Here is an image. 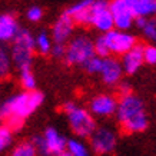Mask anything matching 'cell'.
<instances>
[{"label": "cell", "mask_w": 156, "mask_h": 156, "mask_svg": "<svg viewBox=\"0 0 156 156\" xmlns=\"http://www.w3.org/2000/svg\"><path fill=\"white\" fill-rule=\"evenodd\" d=\"M116 118L119 125L126 133H140L146 130L149 125L142 99L135 96L133 93L120 98V100L118 102Z\"/></svg>", "instance_id": "cell-1"}, {"label": "cell", "mask_w": 156, "mask_h": 156, "mask_svg": "<svg viewBox=\"0 0 156 156\" xmlns=\"http://www.w3.org/2000/svg\"><path fill=\"white\" fill-rule=\"evenodd\" d=\"M44 96L37 90H22L0 102V120L19 118L22 120L34 113L43 103Z\"/></svg>", "instance_id": "cell-2"}, {"label": "cell", "mask_w": 156, "mask_h": 156, "mask_svg": "<svg viewBox=\"0 0 156 156\" xmlns=\"http://www.w3.org/2000/svg\"><path fill=\"white\" fill-rule=\"evenodd\" d=\"M72 132L77 137H90L96 130V120L87 109L77 106L75 102H66L62 106Z\"/></svg>", "instance_id": "cell-3"}, {"label": "cell", "mask_w": 156, "mask_h": 156, "mask_svg": "<svg viewBox=\"0 0 156 156\" xmlns=\"http://www.w3.org/2000/svg\"><path fill=\"white\" fill-rule=\"evenodd\" d=\"M36 52L34 49V36L26 29H20L17 36L12 42L10 55L12 62L19 70L29 69L32 66V59Z\"/></svg>", "instance_id": "cell-4"}, {"label": "cell", "mask_w": 156, "mask_h": 156, "mask_svg": "<svg viewBox=\"0 0 156 156\" xmlns=\"http://www.w3.org/2000/svg\"><path fill=\"white\" fill-rule=\"evenodd\" d=\"M95 55V46L89 36L77 34L66 46L65 62L70 66H85Z\"/></svg>", "instance_id": "cell-5"}, {"label": "cell", "mask_w": 156, "mask_h": 156, "mask_svg": "<svg viewBox=\"0 0 156 156\" xmlns=\"http://www.w3.org/2000/svg\"><path fill=\"white\" fill-rule=\"evenodd\" d=\"M33 145L43 156H60L66 153L67 140L57 129L48 128L44 129L42 136L34 137Z\"/></svg>", "instance_id": "cell-6"}, {"label": "cell", "mask_w": 156, "mask_h": 156, "mask_svg": "<svg viewBox=\"0 0 156 156\" xmlns=\"http://www.w3.org/2000/svg\"><path fill=\"white\" fill-rule=\"evenodd\" d=\"M90 139V146L95 153L98 155H109L115 151L116 143H118V136L112 128L108 126H100L96 128V130L92 133Z\"/></svg>", "instance_id": "cell-7"}, {"label": "cell", "mask_w": 156, "mask_h": 156, "mask_svg": "<svg viewBox=\"0 0 156 156\" xmlns=\"http://www.w3.org/2000/svg\"><path fill=\"white\" fill-rule=\"evenodd\" d=\"M105 40L108 43L110 53L115 55H126L129 50H132L136 46V39L128 32H122V30H110L108 33H105Z\"/></svg>", "instance_id": "cell-8"}, {"label": "cell", "mask_w": 156, "mask_h": 156, "mask_svg": "<svg viewBox=\"0 0 156 156\" xmlns=\"http://www.w3.org/2000/svg\"><path fill=\"white\" fill-rule=\"evenodd\" d=\"M110 13L113 17V23L116 30L126 32L135 23V14L129 5V0H115L110 5Z\"/></svg>", "instance_id": "cell-9"}, {"label": "cell", "mask_w": 156, "mask_h": 156, "mask_svg": "<svg viewBox=\"0 0 156 156\" xmlns=\"http://www.w3.org/2000/svg\"><path fill=\"white\" fill-rule=\"evenodd\" d=\"M118 110V100L113 95L109 93H99L93 96L89 102V112L93 116L108 118L116 113Z\"/></svg>", "instance_id": "cell-10"}, {"label": "cell", "mask_w": 156, "mask_h": 156, "mask_svg": "<svg viewBox=\"0 0 156 156\" xmlns=\"http://www.w3.org/2000/svg\"><path fill=\"white\" fill-rule=\"evenodd\" d=\"M90 24L95 29L103 32V33H108L110 30H113V17H112V13H110V7H109L106 2H93Z\"/></svg>", "instance_id": "cell-11"}, {"label": "cell", "mask_w": 156, "mask_h": 156, "mask_svg": "<svg viewBox=\"0 0 156 156\" xmlns=\"http://www.w3.org/2000/svg\"><path fill=\"white\" fill-rule=\"evenodd\" d=\"M73 29H75V22L72 20L70 16L66 13L60 14L56 22L53 23L52 30H50V37H52L53 43L55 44H66L73 34Z\"/></svg>", "instance_id": "cell-12"}, {"label": "cell", "mask_w": 156, "mask_h": 156, "mask_svg": "<svg viewBox=\"0 0 156 156\" xmlns=\"http://www.w3.org/2000/svg\"><path fill=\"white\" fill-rule=\"evenodd\" d=\"M99 75L105 85H108V86L119 85L120 79H122V75H123L122 63L119 60H116L115 57H106V59H103L102 70H100Z\"/></svg>", "instance_id": "cell-13"}, {"label": "cell", "mask_w": 156, "mask_h": 156, "mask_svg": "<svg viewBox=\"0 0 156 156\" xmlns=\"http://www.w3.org/2000/svg\"><path fill=\"white\" fill-rule=\"evenodd\" d=\"M92 6H93L92 0L79 2V3H75L73 6L67 7L65 13L69 14L75 23L87 26L92 22Z\"/></svg>", "instance_id": "cell-14"}, {"label": "cell", "mask_w": 156, "mask_h": 156, "mask_svg": "<svg viewBox=\"0 0 156 156\" xmlns=\"http://www.w3.org/2000/svg\"><path fill=\"white\" fill-rule=\"evenodd\" d=\"M17 19L12 13L0 14V42H13V39L19 33Z\"/></svg>", "instance_id": "cell-15"}, {"label": "cell", "mask_w": 156, "mask_h": 156, "mask_svg": "<svg viewBox=\"0 0 156 156\" xmlns=\"http://www.w3.org/2000/svg\"><path fill=\"white\" fill-rule=\"evenodd\" d=\"M143 62H145L143 60V46L136 44L132 50H129L126 55H123L120 63H122V67L125 73L133 75V73H136L140 69Z\"/></svg>", "instance_id": "cell-16"}, {"label": "cell", "mask_w": 156, "mask_h": 156, "mask_svg": "<svg viewBox=\"0 0 156 156\" xmlns=\"http://www.w3.org/2000/svg\"><path fill=\"white\" fill-rule=\"evenodd\" d=\"M129 5L136 17H145L151 14H156V0H129Z\"/></svg>", "instance_id": "cell-17"}, {"label": "cell", "mask_w": 156, "mask_h": 156, "mask_svg": "<svg viewBox=\"0 0 156 156\" xmlns=\"http://www.w3.org/2000/svg\"><path fill=\"white\" fill-rule=\"evenodd\" d=\"M34 49L39 55H50L53 49V40L50 37V34L46 32H40L34 36Z\"/></svg>", "instance_id": "cell-18"}, {"label": "cell", "mask_w": 156, "mask_h": 156, "mask_svg": "<svg viewBox=\"0 0 156 156\" xmlns=\"http://www.w3.org/2000/svg\"><path fill=\"white\" fill-rule=\"evenodd\" d=\"M66 153L69 156H90L89 147L80 139H69L66 145Z\"/></svg>", "instance_id": "cell-19"}, {"label": "cell", "mask_w": 156, "mask_h": 156, "mask_svg": "<svg viewBox=\"0 0 156 156\" xmlns=\"http://www.w3.org/2000/svg\"><path fill=\"white\" fill-rule=\"evenodd\" d=\"M12 55L6 48H0V79H6L12 70Z\"/></svg>", "instance_id": "cell-20"}, {"label": "cell", "mask_w": 156, "mask_h": 156, "mask_svg": "<svg viewBox=\"0 0 156 156\" xmlns=\"http://www.w3.org/2000/svg\"><path fill=\"white\" fill-rule=\"evenodd\" d=\"M37 149L33 142H22L13 147L10 156H37Z\"/></svg>", "instance_id": "cell-21"}, {"label": "cell", "mask_w": 156, "mask_h": 156, "mask_svg": "<svg viewBox=\"0 0 156 156\" xmlns=\"http://www.w3.org/2000/svg\"><path fill=\"white\" fill-rule=\"evenodd\" d=\"M20 85L23 87V90H36V76L32 72V69H23L20 70Z\"/></svg>", "instance_id": "cell-22"}, {"label": "cell", "mask_w": 156, "mask_h": 156, "mask_svg": "<svg viewBox=\"0 0 156 156\" xmlns=\"http://www.w3.org/2000/svg\"><path fill=\"white\" fill-rule=\"evenodd\" d=\"M13 142V130L6 125H0V152L6 151Z\"/></svg>", "instance_id": "cell-23"}, {"label": "cell", "mask_w": 156, "mask_h": 156, "mask_svg": "<svg viewBox=\"0 0 156 156\" xmlns=\"http://www.w3.org/2000/svg\"><path fill=\"white\" fill-rule=\"evenodd\" d=\"M93 46H95V55L98 57H100V59H106V57H109L110 50H109V46H108V43H106V40H105L103 34L99 36V37L93 42Z\"/></svg>", "instance_id": "cell-24"}, {"label": "cell", "mask_w": 156, "mask_h": 156, "mask_svg": "<svg viewBox=\"0 0 156 156\" xmlns=\"http://www.w3.org/2000/svg\"><path fill=\"white\" fill-rule=\"evenodd\" d=\"M102 65H103V59H100L98 56H93L87 63H86L83 69L90 75H99L102 70Z\"/></svg>", "instance_id": "cell-25"}, {"label": "cell", "mask_w": 156, "mask_h": 156, "mask_svg": "<svg viewBox=\"0 0 156 156\" xmlns=\"http://www.w3.org/2000/svg\"><path fill=\"white\" fill-rule=\"evenodd\" d=\"M142 32L146 39H149V40H156V20L147 19L145 26L142 27Z\"/></svg>", "instance_id": "cell-26"}, {"label": "cell", "mask_w": 156, "mask_h": 156, "mask_svg": "<svg viewBox=\"0 0 156 156\" xmlns=\"http://www.w3.org/2000/svg\"><path fill=\"white\" fill-rule=\"evenodd\" d=\"M26 17H27L29 22L36 23V22L43 19V9L39 7V6H32V7H29L27 12H26Z\"/></svg>", "instance_id": "cell-27"}, {"label": "cell", "mask_w": 156, "mask_h": 156, "mask_svg": "<svg viewBox=\"0 0 156 156\" xmlns=\"http://www.w3.org/2000/svg\"><path fill=\"white\" fill-rule=\"evenodd\" d=\"M143 60L147 65H156V46L143 48Z\"/></svg>", "instance_id": "cell-28"}, {"label": "cell", "mask_w": 156, "mask_h": 156, "mask_svg": "<svg viewBox=\"0 0 156 156\" xmlns=\"http://www.w3.org/2000/svg\"><path fill=\"white\" fill-rule=\"evenodd\" d=\"M118 93L120 95V98L132 95V87H130V85L126 83V82H120L118 85Z\"/></svg>", "instance_id": "cell-29"}, {"label": "cell", "mask_w": 156, "mask_h": 156, "mask_svg": "<svg viewBox=\"0 0 156 156\" xmlns=\"http://www.w3.org/2000/svg\"><path fill=\"white\" fill-rule=\"evenodd\" d=\"M65 53H66V46L65 44H55L53 43V49H52V56L55 57H63L65 59Z\"/></svg>", "instance_id": "cell-30"}, {"label": "cell", "mask_w": 156, "mask_h": 156, "mask_svg": "<svg viewBox=\"0 0 156 156\" xmlns=\"http://www.w3.org/2000/svg\"><path fill=\"white\" fill-rule=\"evenodd\" d=\"M60 156H69V155H67V153H63V155H60Z\"/></svg>", "instance_id": "cell-31"}]
</instances>
